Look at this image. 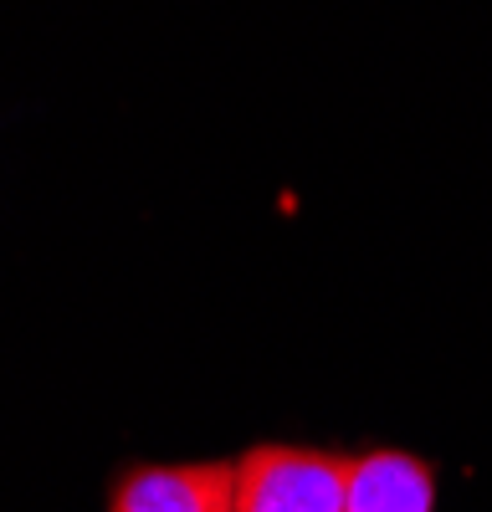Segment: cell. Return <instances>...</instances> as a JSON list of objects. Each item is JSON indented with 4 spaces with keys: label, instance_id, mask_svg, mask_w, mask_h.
Here are the masks:
<instances>
[{
    "label": "cell",
    "instance_id": "7a4b0ae2",
    "mask_svg": "<svg viewBox=\"0 0 492 512\" xmlns=\"http://www.w3.org/2000/svg\"><path fill=\"white\" fill-rule=\"evenodd\" d=\"M108 512H236V456L134 461L113 477Z\"/></svg>",
    "mask_w": 492,
    "mask_h": 512
},
{
    "label": "cell",
    "instance_id": "6da1fadb",
    "mask_svg": "<svg viewBox=\"0 0 492 512\" xmlns=\"http://www.w3.org/2000/svg\"><path fill=\"white\" fill-rule=\"evenodd\" d=\"M354 451L257 441L236 456V512H349Z\"/></svg>",
    "mask_w": 492,
    "mask_h": 512
},
{
    "label": "cell",
    "instance_id": "3957f363",
    "mask_svg": "<svg viewBox=\"0 0 492 512\" xmlns=\"http://www.w3.org/2000/svg\"><path fill=\"white\" fill-rule=\"evenodd\" d=\"M349 512H436V466L400 446L354 451Z\"/></svg>",
    "mask_w": 492,
    "mask_h": 512
}]
</instances>
